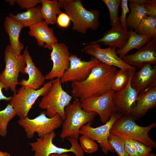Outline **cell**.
<instances>
[{"label": "cell", "instance_id": "cell-21", "mask_svg": "<svg viewBox=\"0 0 156 156\" xmlns=\"http://www.w3.org/2000/svg\"><path fill=\"white\" fill-rule=\"evenodd\" d=\"M130 36L129 31L126 30L121 27L112 28L106 31L103 36L97 40L84 44L103 43V44L118 48H122L126 44Z\"/></svg>", "mask_w": 156, "mask_h": 156}, {"label": "cell", "instance_id": "cell-8", "mask_svg": "<svg viewBox=\"0 0 156 156\" xmlns=\"http://www.w3.org/2000/svg\"><path fill=\"white\" fill-rule=\"evenodd\" d=\"M56 136L54 131L44 137L37 138L36 141L29 143L31 150L34 152V156H49L54 154H61L71 152L75 156H84L78 139L72 137L66 138L70 143L71 146L69 148L60 147L56 146L53 143V139Z\"/></svg>", "mask_w": 156, "mask_h": 156}, {"label": "cell", "instance_id": "cell-39", "mask_svg": "<svg viewBox=\"0 0 156 156\" xmlns=\"http://www.w3.org/2000/svg\"><path fill=\"white\" fill-rule=\"evenodd\" d=\"M3 88H4L6 91H7L9 89L1 81L0 79V100H4L7 101H9L12 99V96L8 97L4 95L2 92Z\"/></svg>", "mask_w": 156, "mask_h": 156}, {"label": "cell", "instance_id": "cell-20", "mask_svg": "<svg viewBox=\"0 0 156 156\" xmlns=\"http://www.w3.org/2000/svg\"><path fill=\"white\" fill-rule=\"evenodd\" d=\"M29 27V34L35 38L38 46H44V48L51 50L52 45L58 42L53 29L49 27L44 21Z\"/></svg>", "mask_w": 156, "mask_h": 156}, {"label": "cell", "instance_id": "cell-19", "mask_svg": "<svg viewBox=\"0 0 156 156\" xmlns=\"http://www.w3.org/2000/svg\"><path fill=\"white\" fill-rule=\"evenodd\" d=\"M156 83V66L146 65L132 75L131 84L132 87L140 93Z\"/></svg>", "mask_w": 156, "mask_h": 156}, {"label": "cell", "instance_id": "cell-2", "mask_svg": "<svg viewBox=\"0 0 156 156\" xmlns=\"http://www.w3.org/2000/svg\"><path fill=\"white\" fill-rule=\"evenodd\" d=\"M61 7L65 10L73 24V29L85 34L88 29H97L100 23L99 11L86 10L80 0H60Z\"/></svg>", "mask_w": 156, "mask_h": 156}, {"label": "cell", "instance_id": "cell-35", "mask_svg": "<svg viewBox=\"0 0 156 156\" xmlns=\"http://www.w3.org/2000/svg\"><path fill=\"white\" fill-rule=\"evenodd\" d=\"M15 2L21 8L27 10L41 3V0H15Z\"/></svg>", "mask_w": 156, "mask_h": 156}, {"label": "cell", "instance_id": "cell-26", "mask_svg": "<svg viewBox=\"0 0 156 156\" xmlns=\"http://www.w3.org/2000/svg\"><path fill=\"white\" fill-rule=\"evenodd\" d=\"M41 12L44 21L48 25L56 23L57 15L62 12L58 1L41 0Z\"/></svg>", "mask_w": 156, "mask_h": 156}, {"label": "cell", "instance_id": "cell-37", "mask_svg": "<svg viewBox=\"0 0 156 156\" xmlns=\"http://www.w3.org/2000/svg\"><path fill=\"white\" fill-rule=\"evenodd\" d=\"M147 11V16L156 18V0H145L143 4Z\"/></svg>", "mask_w": 156, "mask_h": 156}, {"label": "cell", "instance_id": "cell-43", "mask_svg": "<svg viewBox=\"0 0 156 156\" xmlns=\"http://www.w3.org/2000/svg\"><path fill=\"white\" fill-rule=\"evenodd\" d=\"M147 156H156V155L153 153H150Z\"/></svg>", "mask_w": 156, "mask_h": 156}, {"label": "cell", "instance_id": "cell-18", "mask_svg": "<svg viewBox=\"0 0 156 156\" xmlns=\"http://www.w3.org/2000/svg\"><path fill=\"white\" fill-rule=\"evenodd\" d=\"M156 106V83L139 93L131 115L135 120L145 115L150 109Z\"/></svg>", "mask_w": 156, "mask_h": 156}, {"label": "cell", "instance_id": "cell-14", "mask_svg": "<svg viewBox=\"0 0 156 156\" xmlns=\"http://www.w3.org/2000/svg\"><path fill=\"white\" fill-rule=\"evenodd\" d=\"M50 54L53 64L51 70L45 76L46 80L60 79L68 68L70 55L68 48L64 43H56L52 46Z\"/></svg>", "mask_w": 156, "mask_h": 156}, {"label": "cell", "instance_id": "cell-3", "mask_svg": "<svg viewBox=\"0 0 156 156\" xmlns=\"http://www.w3.org/2000/svg\"><path fill=\"white\" fill-rule=\"evenodd\" d=\"M64 113L65 118L61 125L60 135L62 140L70 137L78 139L81 128L84 125L92 122L97 115L93 112L84 110L81 102L76 98L65 107Z\"/></svg>", "mask_w": 156, "mask_h": 156}, {"label": "cell", "instance_id": "cell-34", "mask_svg": "<svg viewBox=\"0 0 156 156\" xmlns=\"http://www.w3.org/2000/svg\"><path fill=\"white\" fill-rule=\"evenodd\" d=\"M133 145L139 156H147L152 151V148L147 146L142 143L132 140Z\"/></svg>", "mask_w": 156, "mask_h": 156}, {"label": "cell", "instance_id": "cell-11", "mask_svg": "<svg viewBox=\"0 0 156 156\" xmlns=\"http://www.w3.org/2000/svg\"><path fill=\"white\" fill-rule=\"evenodd\" d=\"M115 92L111 90L101 95L88 98L81 102L83 109L88 112H93L98 114L101 121L105 124L111 115L117 112L113 97Z\"/></svg>", "mask_w": 156, "mask_h": 156}, {"label": "cell", "instance_id": "cell-7", "mask_svg": "<svg viewBox=\"0 0 156 156\" xmlns=\"http://www.w3.org/2000/svg\"><path fill=\"white\" fill-rule=\"evenodd\" d=\"M63 121L58 114L49 118L47 116L44 111L34 119H31L27 117L20 119L17 122L24 129L27 137L31 139L34 136L36 132L39 138H40L54 131L62 125Z\"/></svg>", "mask_w": 156, "mask_h": 156}, {"label": "cell", "instance_id": "cell-36", "mask_svg": "<svg viewBox=\"0 0 156 156\" xmlns=\"http://www.w3.org/2000/svg\"><path fill=\"white\" fill-rule=\"evenodd\" d=\"M123 139L125 149L130 156H139L133 145L132 139L125 138Z\"/></svg>", "mask_w": 156, "mask_h": 156}, {"label": "cell", "instance_id": "cell-22", "mask_svg": "<svg viewBox=\"0 0 156 156\" xmlns=\"http://www.w3.org/2000/svg\"><path fill=\"white\" fill-rule=\"evenodd\" d=\"M5 31L8 34L10 42L9 45L13 53L16 56L21 54L24 45L20 42L19 37L22 25L14 21L8 16H7L4 22Z\"/></svg>", "mask_w": 156, "mask_h": 156}, {"label": "cell", "instance_id": "cell-9", "mask_svg": "<svg viewBox=\"0 0 156 156\" xmlns=\"http://www.w3.org/2000/svg\"><path fill=\"white\" fill-rule=\"evenodd\" d=\"M4 60L5 66L4 70L0 74V79L14 94H15L17 91L16 87L18 84L19 73L26 74V63L23 55L18 56L15 55L9 44L5 48Z\"/></svg>", "mask_w": 156, "mask_h": 156}, {"label": "cell", "instance_id": "cell-41", "mask_svg": "<svg viewBox=\"0 0 156 156\" xmlns=\"http://www.w3.org/2000/svg\"><path fill=\"white\" fill-rule=\"evenodd\" d=\"M0 156H10V155L6 152H3L0 150Z\"/></svg>", "mask_w": 156, "mask_h": 156}, {"label": "cell", "instance_id": "cell-38", "mask_svg": "<svg viewBox=\"0 0 156 156\" xmlns=\"http://www.w3.org/2000/svg\"><path fill=\"white\" fill-rule=\"evenodd\" d=\"M70 21L68 14L66 13L62 12L57 16L56 23L59 27L66 28L69 26Z\"/></svg>", "mask_w": 156, "mask_h": 156}, {"label": "cell", "instance_id": "cell-16", "mask_svg": "<svg viewBox=\"0 0 156 156\" xmlns=\"http://www.w3.org/2000/svg\"><path fill=\"white\" fill-rule=\"evenodd\" d=\"M122 60L129 65L140 68L148 64H156V38L152 39L134 53L126 55Z\"/></svg>", "mask_w": 156, "mask_h": 156}, {"label": "cell", "instance_id": "cell-25", "mask_svg": "<svg viewBox=\"0 0 156 156\" xmlns=\"http://www.w3.org/2000/svg\"><path fill=\"white\" fill-rule=\"evenodd\" d=\"M129 2L130 13L126 19L127 27H130L136 31L142 19L147 16V11L144 5L128 0Z\"/></svg>", "mask_w": 156, "mask_h": 156}, {"label": "cell", "instance_id": "cell-23", "mask_svg": "<svg viewBox=\"0 0 156 156\" xmlns=\"http://www.w3.org/2000/svg\"><path fill=\"white\" fill-rule=\"evenodd\" d=\"M41 7L37 5L16 15L11 13L8 16L20 23L23 27H29L44 21L41 12Z\"/></svg>", "mask_w": 156, "mask_h": 156}, {"label": "cell", "instance_id": "cell-1", "mask_svg": "<svg viewBox=\"0 0 156 156\" xmlns=\"http://www.w3.org/2000/svg\"><path fill=\"white\" fill-rule=\"evenodd\" d=\"M116 67L100 62L92 69L84 81L72 82V96L81 102L90 98L105 94L112 90Z\"/></svg>", "mask_w": 156, "mask_h": 156}, {"label": "cell", "instance_id": "cell-24", "mask_svg": "<svg viewBox=\"0 0 156 156\" xmlns=\"http://www.w3.org/2000/svg\"><path fill=\"white\" fill-rule=\"evenodd\" d=\"M129 32V37L125 46L116 50L117 54H119V57L121 59L130 50L134 49L139 50L152 40L150 37L137 34L133 29H131Z\"/></svg>", "mask_w": 156, "mask_h": 156}, {"label": "cell", "instance_id": "cell-4", "mask_svg": "<svg viewBox=\"0 0 156 156\" xmlns=\"http://www.w3.org/2000/svg\"><path fill=\"white\" fill-rule=\"evenodd\" d=\"M156 126V122H154L147 126H141L136 123L135 120L131 115H123L115 122L110 133L122 139L130 138L151 148H155L156 143L149 137L148 133Z\"/></svg>", "mask_w": 156, "mask_h": 156}, {"label": "cell", "instance_id": "cell-5", "mask_svg": "<svg viewBox=\"0 0 156 156\" xmlns=\"http://www.w3.org/2000/svg\"><path fill=\"white\" fill-rule=\"evenodd\" d=\"M72 98L63 88L60 79L57 78L53 80L50 90L43 96L38 106L46 110L47 117L51 118L58 114L63 120L65 108L70 103Z\"/></svg>", "mask_w": 156, "mask_h": 156}, {"label": "cell", "instance_id": "cell-27", "mask_svg": "<svg viewBox=\"0 0 156 156\" xmlns=\"http://www.w3.org/2000/svg\"><path fill=\"white\" fill-rule=\"evenodd\" d=\"M136 32L138 34L156 38V18L146 16L139 24Z\"/></svg>", "mask_w": 156, "mask_h": 156}, {"label": "cell", "instance_id": "cell-17", "mask_svg": "<svg viewBox=\"0 0 156 156\" xmlns=\"http://www.w3.org/2000/svg\"><path fill=\"white\" fill-rule=\"evenodd\" d=\"M26 64L25 70L28 78L23 79L19 82L18 84L25 88L37 90L44 84L45 79L38 68L35 65L30 56L27 47L22 54Z\"/></svg>", "mask_w": 156, "mask_h": 156}, {"label": "cell", "instance_id": "cell-40", "mask_svg": "<svg viewBox=\"0 0 156 156\" xmlns=\"http://www.w3.org/2000/svg\"><path fill=\"white\" fill-rule=\"evenodd\" d=\"M49 156H73L66 153L61 154L54 153L50 155Z\"/></svg>", "mask_w": 156, "mask_h": 156}, {"label": "cell", "instance_id": "cell-28", "mask_svg": "<svg viewBox=\"0 0 156 156\" xmlns=\"http://www.w3.org/2000/svg\"><path fill=\"white\" fill-rule=\"evenodd\" d=\"M16 115V112L9 103L5 109L0 111V135L5 136L7 134V128L10 121Z\"/></svg>", "mask_w": 156, "mask_h": 156}, {"label": "cell", "instance_id": "cell-42", "mask_svg": "<svg viewBox=\"0 0 156 156\" xmlns=\"http://www.w3.org/2000/svg\"><path fill=\"white\" fill-rule=\"evenodd\" d=\"M5 1L8 2L11 5H13L15 3V0H7Z\"/></svg>", "mask_w": 156, "mask_h": 156}, {"label": "cell", "instance_id": "cell-6", "mask_svg": "<svg viewBox=\"0 0 156 156\" xmlns=\"http://www.w3.org/2000/svg\"><path fill=\"white\" fill-rule=\"evenodd\" d=\"M53 80H49L37 90L21 86L16 93L14 94L9 103L14 109L20 119L28 117L30 110L38 98L43 96L50 90Z\"/></svg>", "mask_w": 156, "mask_h": 156}, {"label": "cell", "instance_id": "cell-30", "mask_svg": "<svg viewBox=\"0 0 156 156\" xmlns=\"http://www.w3.org/2000/svg\"><path fill=\"white\" fill-rule=\"evenodd\" d=\"M107 7L109 13L110 25L111 28L120 27L118 16L119 8L121 5L120 0H102Z\"/></svg>", "mask_w": 156, "mask_h": 156}, {"label": "cell", "instance_id": "cell-10", "mask_svg": "<svg viewBox=\"0 0 156 156\" xmlns=\"http://www.w3.org/2000/svg\"><path fill=\"white\" fill-rule=\"evenodd\" d=\"M122 116L120 113L117 112L111 115L109 120L104 125L95 128L91 126L92 122L88 123L81 128L79 134L86 135L97 142L105 154L109 151L114 152V151L109 143L108 138L112 125Z\"/></svg>", "mask_w": 156, "mask_h": 156}, {"label": "cell", "instance_id": "cell-13", "mask_svg": "<svg viewBox=\"0 0 156 156\" xmlns=\"http://www.w3.org/2000/svg\"><path fill=\"white\" fill-rule=\"evenodd\" d=\"M116 48L112 46L103 49L99 43L88 44L82 51L98 59L101 62L107 65L118 67L120 69L136 71V68L125 62L118 56Z\"/></svg>", "mask_w": 156, "mask_h": 156}, {"label": "cell", "instance_id": "cell-29", "mask_svg": "<svg viewBox=\"0 0 156 156\" xmlns=\"http://www.w3.org/2000/svg\"><path fill=\"white\" fill-rule=\"evenodd\" d=\"M135 72L129 70H117L113 81L112 90L116 92L124 88L128 83L131 75Z\"/></svg>", "mask_w": 156, "mask_h": 156}, {"label": "cell", "instance_id": "cell-33", "mask_svg": "<svg viewBox=\"0 0 156 156\" xmlns=\"http://www.w3.org/2000/svg\"><path fill=\"white\" fill-rule=\"evenodd\" d=\"M128 0H121V6L122 12L120 16L119 17V21L120 26L122 28L126 30L128 28L126 24V19L127 14L130 13V10L128 5Z\"/></svg>", "mask_w": 156, "mask_h": 156}, {"label": "cell", "instance_id": "cell-31", "mask_svg": "<svg viewBox=\"0 0 156 156\" xmlns=\"http://www.w3.org/2000/svg\"><path fill=\"white\" fill-rule=\"evenodd\" d=\"M108 141L114 151H116L119 156H130L125 149L123 139L121 138L110 133Z\"/></svg>", "mask_w": 156, "mask_h": 156}, {"label": "cell", "instance_id": "cell-12", "mask_svg": "<svg viewBox=\"0 0 156 156\" xmlns=\"http://www.w3.org/2000/svg\"><path fill=\"white\" fill-rule=\"evenodd\" d=\"M70 65L60 79L62 84L69 82H81L89 76L92 70L101 62L94 58L88 61L81 60L75 54H71Z\"/></svg>", "mask_w": 156, "mask_h": 156}, {"label": "cell", "instance_id": "cell-15", "mask_svg": "<svg viewBox=\"0 0 156 156\" xmlns=\"http://www.w3.org/2000/svg\"><path fill=\"white\" fill-rule=\"evenodd\" d=\"M134 73L131 75L127 85L115 92L114 94L113 100L117 111L122 115H131L139 94L131 85V79Z\"/></svg>", "mask_w": 156, "mask_h": 156}, {"label": "cell", "instance_id": "cell-32", "mask_svg": "<svg viewBox=\"0 0 156 156\" xmlns=\"http://www.w3.org/2000/svg\"><path fill=\"white\" fill-rule=\"evenodd\" d=\"M80 146L83 152L92 153L98 150L97 144L87 136L82 135L79 138Z\"/></svg>", "mask_w": 156, "mask_h": 156}]
</instances>
